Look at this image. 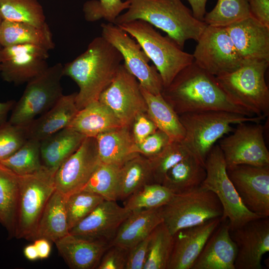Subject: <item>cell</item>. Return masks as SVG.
Segmentation results:
<instances>
[{
  "mask_svg": "<svg viewBox=\"0 0 269 269\" xmlns=\"http://www.w3.org/2000/svg\"><path fill=\"white\" fill-rule=\"evenodd\" d=\"M161 95L175 112L182 114L222 110L253 117L249 110L235 104L218 83L215 76L194 62L182 70Z\"/></svg>",
  "mask_w": 269,
  "mask_h": 269,
  "instance_id": "cell-1",
  "label": "cell"
},
{
  "mask_svg": "<svg viewBox=\"0 0 269 269\" xmlns=\"http://www.w3.org/2000/svg\"><path fill=\"white\" fill-rule=\"evenodd\" d=\"M123 60L121 53L101 36L94 38L83 53L63 66V76L71 78L79 88L76 97L78 110L99 100Z\"/></svg>",
  "mask_w": 269,
  "mask_h": 269,
  "instance_id": "cell-2",
  "label": "cell"
},
{
  "mask_svg": "<svg viewBox=\"0 0 269 269\" xmlns=\"http://www.w3.org/2000/svg\"><path fill=\"white\" fill-rule=\"evenodd\" d=\"M127 11L116 18V25L144 20L166 33L183 49L186 41H197L207 25L196 18L181 0H129Z\"/></svg>",
  "mask_w": 269,
  "mask_h": 269,
  "instance_id": "cell-3",
  "label": "cell"
},
{
  "mask_svg": "<svg viewBox=\"0 0 269 269\" xmlns=\"http://www.w3.org/2000/svg\"><path fill=\"white\" fill-rule=\"evenodd\" d=\"M185 129L182 141L190 152L205 165V161L215 143L225 134L232 133L233 125L243 122L261 123L266 118L249 117L222 110H207L179 115Z\"/></svg>",
  "mask_w": 269,
  "mask_h": 269,
  "instance_id": "cell-4",
  "label": "cell"
},
{
  "mask_svg": "<svg viewBox=\"0 0 269 269\" xmlns=\"http://www.w3.org/2000/svg\"><path fill=\"white\" fill-rule=\"evenodd\" d=\"M269 66V60H244L237 69L215 77L235 104L256 116L266 118L269 113V89L265 73Z\"/></svg>",
  "mask_w": 269,
  "mask_h": 269,
  "instance_id": "cell-5",
  "label": "cell"
},
{
  "mask_svg": "<svg viewBox=\"0 0 269 269\" xmlns=\"http://www.w3.org/2000/svg\"><path fill=\"white\" fill-rule=\"evenodd\" d=\"M140 45L159 72L163 88L193 62L192 54L182 50L167 35H162L149 23L140 19L117 25Z\"/></svg>",
  "mask_w": 269,
  "mask_h": 269,
  "instance_id": "cell-6",
  "label": "cell"
},
{
  "mask_svg": "<svg viewBox=\"0 0 269 269\" xmlns=\"http://www.w3.org/2000/svg\"><path fill=\"white\" fill-rule=\"evenodd\" d=\"M163 222L173 235L178 231L221 218L222 205L215 194L202 186L174 194L161 207Z\"/></svg>",
  "mask_w": 269,
  "mask_h": 269,
  "instance_id": "cell-7",
  "label": "cell"
},
{
  "mask_svg": "<svg viewBox=\"0 0 269 269\" xmlns=\"http://www.w3.org/2000/svg\"><path fill=\"white\" fill-rule=\"evenodd\" d=\"M54 175V173L43 166L34 173L18 175L19 192L16 238L35 240L42 213L56 189Z\"/></svg>",
  "mask_w": 269,
  "mask_h": 269,
  "instance_id": "cell-8",
  "label": "cell"
},
{
  "mask_svg": "<svg viewBox=\"0 0 269 269\" xmlns=\"http://www.w3.org/2000/svg\"><path fill=\"white\" fill-rule=\"evenodd\" d=\"M206 175L201 185L213 192L223 209L221 221L227 220L230 230L260 218L249 210L242 203L227 172L223 154L218 144L214 145L205 161Z\"/></svg>",
  "mask_w": 269,
  "mask_h": 269,
  "instance_id": "cell-9",
  "label": "cell"
},
{
  "mask_svg": "<svg viewBox=\"0 0 269 269\" xmlns=\"http://www.w3.org/2000/svg\"><path fill=\"white\" fill-rule=\"evenodd\" d=\"M63 66L57 63L27 83L12 110L10 123L26 126L51 108L63 95L61 80Z\"/></svg>",
  "mask_w": 269,
  "mask_h": 269,
  "instance_id": "cell-10",
  "label": "cell"
},
{
  "mask_svg": "<svg viewBox=\"0 0 269 269\" xmlns=\"http://www.w3.org/2000/svg\"><path fill=\"white\" fill-rule=\"evenodd\" d=\"M101 27V36L121 53L123 63L140 86L152 94H161V77L155 66L149 64L150 60L136 41L115 24L102 23Z\"/></svg>",
  "mask_w": 269,
  "mask_h": 269,
  "instance_id": "cell-11",
  "label": "cell"
},
{
  "mask_svg": "<svg viewBox=\"0 0 269 269\" xmlns=\"http://www.w3.org/2000/svg\"><path fill=\"white\" fill-rule=\"evenodd\" d=\"M197 42L193 62L215 77L235 71L243 63L225 27L207 25Z\"/></svg>",
  "mask_w": 269,
  "mask_h": 269,
  "instance_id": "cell-12",
  "label": "cell"
},
{
  "mask_svg": "<svg viewBox=\"0 0 269 269\" xmlns=\"http://www.w3.org/2000/svg\"><path fill=\"white\" fill-rule=\"evenodd\" d=\"M264 132V126L260 123L243 122L237 124L232 134L221 139L218 145L227 167L269 165V151Z\"/></svg>",
  "mask_w": 269,
  "mask_h": 269,
  "instance_id": "cell-13",
  "label": "cell"
},
{
  "mask_svg": "<svg viewBox=\"0 0 269 269\" xmlns=\"http://www.w3.org/2000/svg\"><path fill=\"white\" fill-rule=\"evenodd\" d=\"M98 100L113 112L123 126H131L138 115L146 113V104L140 84L124 63Z\"/></svg>",
  "mask_w": 269,
  "mask_h": 269,
  "instance_id": "cell-14",
  "label": "cell"
},
{
  "mask_svg": "<svg viewBox=\"0 0 269 269\" xmlns=\"http://www.w3.org/2000/svg\"><path fill=\"white\" fill-rule=\"evenodd\" d=\"M47 49L32 44L0 48V74L2 79L15 84L27 83L49 67Z\"/></svg>",
  "mask_w": 269,
  "mask_h": 269,
  "instance_id": "cell-15",
  "label": "cell"
},
{
  "mask_svg": "<svg viewBox=\"0 0 269 269\" xmlns=\"http://www.w3.org/2000/svg\"><path fill=\"white\" fill-rule=\"evenodd\" d=\"M228 175L241 200L251 212L269 217V165L240 164L227 167Z\"/></svg>",
  "mask_w": 269,
  "mask_h": 269,
  "instance_id": "cell-16",
  "label": "cell"
},
{
  "mask_svg": "<svg viewBox=\"0 0 269 269\" xmlns=\"http://www.w3.org/2000/svg\"><path fill=\"white\" fill-rule=\"evenodd\" d=\"M100 163L95 137H86L55 172L56 190L65 197L81 190Z\"/></svg>",
  "mask_w": 269,
  "mask_h": 269,
  "instance_id": "cell-17",
  "label": "cell"
},
{
  "mask_svg": "<svg viewBox=\"0 0 269 269\" xmlns=\"http://www.w3.org/2000/svg\"><path fill=\"white\" fill-rule=\"evenodd\" d=\"M230 234L237 248L235 269H263L262 258L269 251V218L251 220Z\"/></svg>",
  "mask_w": 269,
  "mask_h": 269,
  "instance_id": "cell-18",
  "label": "cell"
},
{
  "mask_svg": "<svg viewBox=\"0 0 269 269\" xmlns=\"http://www.w3.org/2000/svg\"><path fill=\"white\" fill-rule=\"evenodd\" d=\"M131 212L116 201L104 200L72 228L69 233L111 243L120 225Z\"/></svg>",
  "mask_w": 269,
  "mask_h": 269,
  "instance_id": "cell-19",
  "label": "cell"
},
{
  "mask_svg": "<svg viewBox=\"0 0 269 269\" xmlns=\"http://www.w3.org/2000/svg\"><path fill=\"white\" fill-rule=\"evenodd\" d=\"M221 222V218H215L176 232L173 235L167 269H191L206 242Z\"/></svg>",
  "mask_w": 269,
  "mask_h": 269,
  "instance_id": "cell-20",
  "label": "cell"
},
{
  "mask_svg": "<svg viewBox=\"0 0 269 269\" xmlns=\"http://www.w3.org/2000/svg\"><path fill=\"white\" fill-rule=\"evenodd\" d=\"M225 28L244 60L269 61V27L251 16Z\"/></svg>",
  "mask_w": 269,
  "mask_h": 269,
  "instance_id": "cell-21",
  "label": "cell"
},
{
  "mask_svg": "<svg viewBox=\"0 0 269 269\" xmlns=\"http://www.w3.org/2000/svg\"><path fill=\"white\" fill-rule=\"evenodd\" d=\"M237 246L227 220L221 221L210 236L191 269H235Z\"/></svg>",
  "mask_w": 269,
  "mask_h": 269,
  "instance_id": "cell-22",
  "label": "cell"
},
{
  "mask_svg": "<svg viewBox=\"0 0 269 269\" xmlns=\"http://www.w3.org/2000/svg\"><path fill=\"white\" fill-rule=\"evenodd\" d=\"M66 263L72 269H97L110 245L106 241L84 238L71 234L54 243Z\"/></svg>",
  "mask_w": 269,
  "mask_h": 269,
  "instance_id": "cell-23",
  "label": "cell"
},
{
  "mask_svg": "<svg viewBox=\"0 0 269 269\" xmlns=\"http://www.w3.org/2000/svg\"><path fill=\"white\" fill-rule=\"evenodd\" d=\"M77 92L63 95L48 111L26 126L28 138L41 140L68 127L78 112Z\"/></svg>",
  "mask_w": 269,
  "mask_h": 269,
  "instance_id": "cell-24",
  "label": "cell"
},
{
  "mask_svg": "<svg viewBox=\"0 0 269 269\" xmlns=\"http://www.w3.org/2000/svg\"><path fill=\"white\" fill-rule=\"evenodd\" d=\"M101 162L122 166L138 154L131 126H123L95 137Z\"/></svg>",
  "mask_w": 269,
  "mask_h": 269,
  "instance_id": "cell-25",
  "label": "cell"
},
{
  "mask_svg": "<svg viewBox=\"0 0 269 269\" xmlns=\"http://www.w3.org/2000/svg\"><path fill=\"white\" fill-rule=\"evenodd\" d=\"M162 222L161 207L132 212L120 225L111 244L129 249L148 237Z\"/></svg>",
  "mask_w": 269,
  "mask_h": 269,
  "instance_id": "cell-26",
  "label": "cell"
},
{
  "mask_svg": "<svg viewBox=\"0 0 269 269\" xmlns=\"http://www.w3.org/2000/svg\"><path fill=\"white\" fill-rule=\"evenodd\" d=\"M85 137L67 127L40 140L42 166L55 173L59 166L79 147Z\"/></svg>",
  "mask_w": 269,
  "mask_h": 269,
  "instance_id": "cell-27",
  "label": "cell"
},
{
  "mask_svg": "<svg viewBox=\"0 0 269 269\" xmlns=\"http://www.w3.org/2000/svg\"><path fill=\"white\" fill-rule=\"evenodd\" d=\"M123 126L113 112L99 100L78 111L68 127L86 137L98 134Z\"/></svg>",
  "mask_w": 269,
  "mask_h": 269,
  "instance_id": "cell-28",
  "label": "cell"
},
{
  "mask_svg": "<svg viewBox=\"0 0 269 269\" xmlns=\"http://www.w3.org/2000/svg\"><path fill=\"white\" fill-rule=\"evenodd\" d=\"M140 89L146 104V114L157 129L165 133L171 141H182L185 129L172 107L161 94H152L141 86Z\"/></svg>",
  "mask_w": 269,
  "mask_h": 269,
  "instance_id": "cell-29",
  "label": "cell"
},
{
  "mask_svg": "<svg viewBox=\"0 0 269 269\" xmlns=\"http://www.w3.org/2000/svg\"><path fill=\"white\" fill-rule=\"evenodd\" d=\"M65 202L66 197L55 189L42 213L35 239L45 238L55 243L69 234Z\"/></svg>",
  "mask_w": 269,
  "mask_h": 269,
  "instance_id": "cell-30",
  "label": "cell"
},
{
  "mask_svg": "<svg viewBox=\"0 0 269 269\" xmlns=\"http://www.w3.org/2000/svg\"><path fill=\"white\" fill-rule=\"evenodd\" d=\"M206 175L205 165L191 153L167 172L161 184L174 194H180L200 187Z\"/></svg>",
  "mask_w": 269,
  "mask_h": 269,
  "instance_id": "cell-31",
  "label": "cell"
},
{
  "mask_svg": "<svg viewBox=\"0 0 269 269\" xmlns=\"http://www.w3.org/2000/svg\"><path fill=\"white\" fill-rule=\"evenodd\" d=\"M19 192V176L0 162V223L15 237Z\"/></svg>",
  "mask_w": 269,
  "mask_h": 269,
  "instance_id": "cell-32",
  "label": "cell"
},
{
  "mask_svg": "<svg viewBox=\"0 0 269 269\" xmlns=\"http://www.w3.org/2000/svg\"><path fill=\"white\" fill-rule=\"evenodd\" d=\"M1 47L32 44L53 49L55 47L48 25L38 27L26 23L2 20L0 33Z\"/></svg>",
  "mask_w": 269,
  "mask_h": 269,
  "instance_id": "cell-33",
  "label": "cell"
},
{
  "mask_svg": "<svg viewBox=\"0 0 269 269\" xmlns=\"http://www.w3.org/2000/svg\"><path fill=\"white\" fill-rule=\"evenodd\" d=\"M153 183L148 158L138 154L121 166L119 200L126 199L147 183Z\"/></svg>",
  "mask_w": 269,
  "mask_h": 269,
  "instance_id": "cell-34",
  "label": "cell"
},
{
  "mask_svg": "<svg viewBox=\"0 0 269 269\" xmlns=\"http://www.w3.org/2000/svg\"><path fill=\"white\" fill-rule=\"evenodd\" d=\"M0 17L38 27L48 25L43 7L37 0H0Z\"/></svg>",
  "mask_w": 269,
  "mask_h": 269,
  "instance_id": "cell-35",
  "label": "cell"
},
{
  "mask_svg": "<svg viewBox=\"0 0 269 269\" xmlns=\"http://www.w3.org/2000/svg\"><path fill=\"white\" fill-rule=\"evenodd\" d=\"M121 166L101 162L82 190L98 195L105 200L117 201Z\"/></svg>",
  "mask_w": 269,
  "mask_h": 269,
  "instance_id": "cell-36",
  "label": "cell"
},
{
  "mask_svg": "<svg viewBox=\"0 0 269 269\" xmlns=\"http://www.w3.org/2000/svg\"><path fill=\"white\" fill-rule=\"evenodd\" d=\"M173 243V235L163 222L150 235L143 269H167Z\"/></svg>",
  "mask_w": 269,
  "mask_h": 269,
  "instance_id": "cell-37",
  "label": "cell"
},
{
  "mask_svg": "<svg viewBox=\"0 0 269 269\" xmlns=\"http://www.w3.org/2000/svg\"><path fill=\"white\" fill-rule=\"evenodd\" d=\"M0 162L19 176L34 173L42 167L40 141L28 139L15 152Z\"/></svg>",
  "mask_w": 269,
  "mask_h": 269,
  "instance_id": "cell-38",
  "label": "cell"
},
{
  "mask_svg": "<svg viewBox=\"0 0 269 269\" xmlns=\"http://www.w3.org/2000/svg\"><path fill=\"white\" fill-rule=\"evenodd\" d=\"M250 16L248 0H217L214 7L205 13L203 22L207 25L225 27Z\"/></svg>",
  "mask_w": 269,
  "mask_h": 269,
  "instance_id": "cell-39",
  "label": "cell"
},
{
  "mask_svg": "<svg viewBox=\"0 0 269 269\" xmlns=\"http://www.w3.org/2000/svg\"><path fill=\"white\" fill-rule=\"evenodd\" d=\"M174 194L161 184L147 183L126 199L124 207L131 212L160 208Z\"/></svg>",
  "mask_w": 269,
  "mask_h": 269,
  "instance_id": "cell-40",
  "label": "cell"
},
{
  "mask_svg": "<svg viewBox=\"0 0 269 269\" xmlns=\"http://www.w3.org/2000/svg\"><path fill=\"white\" fill-rule=\"evenodd\" d=\"M190 154L182 141H171L158 154L148 158L153 182L161 184L167 172Z\"/></svg>",
  "mask_w": 269,
  "mask_h": 269,
  "instance_id": "cell-41",
  "label": "cell"
},
{
  "mask_svg": "<svg viewBox=\"0 0 269 269\" xmlns=\"http://www.w3.org/2000/svg\"><path fill=\"white\" fill-rule=\"evenodd\" d=\"M103 200L100 196L84 190L66 197L65 207L69 231Z\"/></svg>",
  "mask_w": 269,
  "mask_h": 269,
  "instance_id": "cell-42",
  "label": "cell"
},
{
  "mask_svg": "<svg viewBox=\"0 0 269 269\" xmlns=\"http://www.w3.org/2000/svg\"><path fill=\"white\" fill-rule=\"evenodd\" d=\"M129 0H92L83 5L85 19L90 22L104 19L115 24L116 18L124 10L129 8Z\"/></svg>",
  "mask_w": 269,
  "mask_h": 269,
  "instance_id": "cell-43",
  "label": "cell"
},
{
  "mask_svg": "<svg viewBox=\"0 0 269 269\" xmlns=\"http://www.w3.org/2000/svg\"><path fill=\"white\" fill-rule=\"evenodd\" d=\"M28 139L26 126L8 121L0 126V161L12 155Z\"/></svg>",
  "mask_w": 269,
  "mask_h": 269,
  "instance_id": "cell-44",
  "label": "cell"
},
{
  "mask_svg": "<svg viewBox=\"0 0 269 269\" xmlns=\"http://www.w3.org/2000/svg\"><path fill=\"white\" fill-rule=\"evenodd\" d=\"M170 142L165 133L157 130L141 142L136 143L135 150L136 153L148 158L158 154Z\"/></svg>",
  "mask_w": 269,
  "mask_h": 269,
  "instance_id": "cell-45",
  "label": "cell"
},
{
  "mask_svg": "<svg viewBox=\"0 0 269 269\" xmlns=\"http://www.w3.org/2000/svg\"><path fill=\"white\" fill-rule=\"evenodd\" d=\"M129 249L111 244L103 255L98 269H125Z\"/></svg>",
  "mask_w": 269,
  "mask_h": 269,
  "instance_id": "cell-46",
  "label": "cell"
},
{
  "mask_svg": "<svg viewBox=\"0 0 269 269\" xmlns=\"http://www.w3.org/2000/svg\"><path fill=\"white\" fill-rule=\"evenodd\" d=\"M150 235L129 249L125 269H143Z\"/></svg>",
  "mask_w": 269,
  "mask_h": 269,
  "instance_id": "cell-47",
  "label": "cell"
},
{
  "mask_svg": "<svg viewBox=\"0 0 269 269\" xmlns=\"http://www.w3.org/2000/svg\"><path fill=\"white\" fill-rule=\"evenodd\" d=\"M131 128L133 136L136 143L141 142L158 130L146 113L138 115L134 119Z\"/></svg>",
  "mask_w": 269,
  "mask_h": 269,
  "instance_id": "cell-48",
  "label": "cell"
},
{
  "mask_svg": "<svg viewBox=\"0 0 269 269\" xmlns=\"http://www.w3.org/2000/svg\"><path fill=\"white\" fill-rule=\"evenodd\" d=\"M251 16L269 27V0H248Z\"/></svg>",
  "mask_w": 269,
  "mask_h": 269,
  "instance_id": "cell-49",
  "label": "cell"
},
{
  "mask_svg": "<svg viewBox=\"0 0 269 269\" xmlns=\"http://www.w3.org/2000/svg\"><path fill=\"white\" fill-rule=\"evenodd\" d=\"M192 8V13L197 19L203 21L207 0H187Z\"/></svg>",
  "mask_w": 269,
  "mask_h": 269,
  "instance_id": "cell-50",
  "label": "cell"
},
{
  "mask_svg": "<svg viewBox=\"0 0 269 269\" xmlns=\"http://www.w3.org/2000/svg\"><path fill=\"white\" fill-rule=\"evenodd\" d=\"M34 245L37 250L39 259H45L49 256L51 252L50 241L45 238H38L34 241Z\"/></svg>",
  "mask_w": 269,
  "mask_h": 269,
  "instance_id": "cell-51",
  "label": "cell"
},
{
  "mask_svg": "<svg viewBox=\"0 0 269 269\" xmlns=\"http://www.w3.org/2000/svg\"><path fill=\"white\" fill-rule=\"evenodd\" d=\"M15 101L9 100L4 102H0V126L3 124L7 121V118L9 112L12 111Z\"/></svg>",
  "mask_w": 269,
  "mask_h": 269,
  "instance_id": "cell-52",
  "label": "cell"
},
{
  "mask_svg": "<svg viewBox=\"0 0 269 269\" xmlns=\"http://www.w3.org/2000/svg\"><path fill=\"white\" fill-rule=\"evenodd\" d=\"M23 253L28 260L33 261L39 259L38 252L34 244L26 246L24 249Z\"/></svg>",
  "mask_w": 269,
  "mask_h": 269,
  "instance_id": "cell-53",
  "label": "cell"
},
{
  "mask_svg": "<svg viewBox=\"0 0 269 269\" xmlns=\"http://www.w3.org/2000/svg\"><path fill=\"white\" fill-rule=\"evenodd\" d=\"M2 20L0 17V28H1V24ZM1 47L0 44V48Z\"/></svg>",
  "mask_w": 269,
  "mask_h": 269,
  "instance_id": "cell-54",
  "label": "cell"
}]
</instances>
